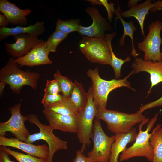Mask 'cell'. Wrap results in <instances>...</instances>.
<instances>
[{"instance_id":"cell-1","label":"cell","mask_w":162,"mask_h":162,"mask_svg":"<svg viewBox=\"0 0 162 162\" xmlns=\"http://www.w3.org/2000/svg\"><path fill=\"white\" fill-rule=\"evenodd\" d=\"M134 74V72L132 70L122 79H114L106 80L100 77L98 68H95L94 70L90 69L88 70L87 74L92 82L91 87L93 101L98 110L102 108H106L108 94L114 89L126 87L136 92L132 87L130 82L128 80Z\"/></svg>"},{"instance_id":"cell-2","label":"cell","mask_w":162,"mask_h":162,"mask_svg":"<svg viewBox=\"0 0 162 162\" xmlns=\"http://www.w3.org/2000/svg\"><path fill=\"white\" fill-rule=\"evenodd\" d=\"M116 33L106 34L101 37L83 36L79 42L80 49L92 63L110 65L112 59V41Z\"/></svg>"},{"instance_id":"cell-3","label":"cell","mask_w":162,"mask_h":162,"mask_svg":"<svg viewBox=\"0 0 162 162\" xmlns=\"http://www.w3.org/2000/svg\"><path fill=\"white\" fill-rule=\"evenodd\" d=\"M95 118L105 122L108 130L115 134L128 133L136 124L149 120L140 110L128 114L105 108L98 110Z\"/></svg>"},{"instance_id":"cell-4","label":"cell","mask_w":162,"mask_h":162,"mask_svg":"<svg viewBox=\"0 0 162 162\" xmlns=\"http://www.w3.org/2000/svg\"><path fill=\"white\" fill-rule=\"evenodd\" d=\"M14 58H10L6 65L0 70V81L9 85L14 93L19 94L22 87L30 86L34 89L38 88L40 74L31 72L29 70L24 71L14 62Z\"/></svg>"},{"instance_id":"cell-5","label":"cell","mask_w":162,"mask_h":162,"mask_svg":"<svg viewBox=\"0 0 162 162\" xmlns=\"http://www.w3.org/2000/svg\"><path fill=\"white\" fill-rule=\"evenodd\" d=\"M158 114L155 115L148 122L145 131L142 130L143 125L147 122L146 120L140 123L139 127V131L134 141L131 146L124 150L120 155L119 160L125 161L135 157H144L150 161L153 160L154 151L150 142V138L152 134L149 132L157 121Z\"/></svg>"},{"instance_id":"cell-6","label":"cell","mask_w":162,"mask_h":162,"mask_svg":"<svg viewBox=\"0 0 162 162\" xmlns=\"http://www.w3.org/2000/svg\"><path fill=\"white\" fill-rule=\"evenodd\" d=\"M87 93L86 105L83 110L78 113L76 117L77 137L82 144L80 150L82 153L91 143L93 134V122L98 111L94 102L91 87L89 88Z\"/></svg>"},{"instance_id":"cell-7","label":"cell","mask_w":162,"mask_h":162,"mask_svg":"<svg viewBox=\"0 0 162 162\" xmlns=\"http://www.w3.org/2000/svg\"><path fill=\"white\" fill-rule=\"evenodd\" d=\"M28 121L35 124L39 129L37 133L30 134L26 142L32 144L39 140H43L48 145L49 149V156L48 162H52L54 154L57 151L61 150L68 149L67 142L56 136L53 134L54 130L50 125L42 124L37 116L32 114L28 115Z\"/></svg>"},{"instance_id":"cell-8","label":"cell","mask_w":162,"mask_h":162,"mask_svg":"<svg viewBox=\"0 0 162 162\" xmlns=\"http://www.w3.org/2000/svg\"><path fill=\"white\" fill-rule=\"evenodd\" d=\"M92 139L93 146L88 156L93 158L95 162H108L111 146L115 141V135L107 136L104 132L100 119L94 120Z\"/></svg>"},{"instance_id":"cell-9","label":"cell","mask_w":162,"mask_h":162,"mask_svg":"<svg viewBox=\"0 0 162 162\" xmlns=\"http://www.w3.org/2000/svg\"><path fill=\"white\" fill-rule=\"evenodd\" d=\"M148 34L142 42L138 44L139 50L144 52V59L146 61H162L160 46L162 43L160 33L162 22L157 20L148 26Z\"/></svg>"},{"instance_id":"cell-10","label":"cell","mask_w":162,"mask_h":162,"mask_svg":"<svg viewBox=\"0 0 162 162\" xmlns=\"http://www.w3.org/2000/svg\"><path fill=\"white\" fill-rule=\"evenodd\" d=\"M21 104L19 103L9 108L11 113L7 121L0 123V136H5L9 132L19 140L26 142L30 134L26 128L25 122L28 121V116H24L21 112Z\"/></svg>"},{"instance_id":"cell-11","label":"cell","mask_w":162,"mask_h":162,"mask_svg":"<svg viewBox=\"0 0 162 162\" xmlns=\"http://www.w3.org/2000/svg\"><path fill=\"white\" fill-rule=\"evenodd\" d=\"M85 11L91 17L93 22L88 27L81 25L77 32L81 35L92 37H101L105 36V32H112V27L100 14L95 7H88Z\"/></svg>"},{"instance_id":"cell-12","label":"cell","mask_w":162,"mask_h":162,"mask_svg":"<svg viewBox=\"0 0 162 162\" xmlns=\"http://www.w3.org/2000/svg\"><path fill=\"white\" fill-rule=\"evenodd\" d=\"M16 41L10 44L5 42V50L13 57L21 58L27 55L42 39L28 34L13 36Z\"/></svg>"},{"instance_id":"cell-13","label":"cell","mask_w":162,"mask_h":162,"mask_svg":"<svg viewBox=\"0 0 162 162\" xmlns=\"http://www.w3.org/2000/svg\"><path fill=\"white\" fill-rule=\"evenodd\" d=\"M0 145L16 148L27 154L48 161L49 149L48 146L45 144L36 145L20 141L16 138H8L0 136Z\"/></svg>"},{"instance_id":"cell-14","label":"cell","mask_w":162,"mask_h":162,"mask_svg":"<svg viewBox=\"0 0 162 162\" xmlns=\"http://www.w3.org/2000/svg\"><path fill=\"white\" fill-rule=\"evenodd\" d=\"M131 67L134 74L143 71L150 74L151 85L147 92V96L153 87L162 82V61H146L142 58L136 57L132 63Z\"/></svg>"},{"instance_id":"cell-15","label":"cell","mask_w":162,"mask_h":162,"mask_svg":"<svg viewBox=\"0 0 162 162\" xmlns=\"http://www.w3.org/2000/svg\"><path fill=\"white\" fill-rule=\"evenodd\" d=\"M45 42L42 40L27 55L14 59V62L19 65L20 67L51 64L52 62L48 57L50 52L45 46Z\"/></svg>"},{"instance_id":"cell-16","label":"cell","mask_w":162,"mask_h":162,"mask_svg":"<svg viewBox=\"0 0 162 162\" xmlns=\"http://www.w3.org/2000/svg\"><path fill=\"white\" fill-rule=\"evenodd\" d=\"M44 115L52 128L64 132L77 133L76 116L60 114L44 109Z\"/></svg>"},{"instance_id":"cell-17","label":"cell","mask_w":162,"mask_h":162,"mask_svg":"<svg viewBox=\"0 0 162 162\" xmlns=\"http://www.w3.org/2000/svg\"><path fill=\"white\" fill-rule=\"evenodd\" d=\"M0 11L7 17L10 25L23 26L28 24L26 16L32 10L29 8L21 9L7 0H0Z\"/></svg>"},{"instance_id":"cell-18","label":"cell","mask_w":162,"mask_h":162,"mask_svg":"<svg viewBox=\"0 0 162 162\" xmlns=\"http://www.w3.org/2000/svg\"><path fill=\"white\" fill-rule=\"evenodd\" d=\"M137 134L136 129L133 128L128 133L115 134V141L111 146L108 162H119L120 154L127 148L128 143L135 141Z\"/></svg>"},{"instance_id":"cell-19","label":"cell","mask_w":162,"mask_h":162,"mask_svg":"<svg viewBox=\"0 0 162 162\" xmlns=\"http://www.w3.org/2000/svg\"><path fill=\"white\" fill-rule=\"evenodd\" d=\"M45 31V23L43 21L38 22L33 25H30L26 27H2L0 28V40L2 41L10 36L24 34H28L38 37L43 34Z\"/></svg>"},{"instance_id":"cell-20","label":"cell","mask_w":162,"mask_h":162,"mask_svg":"<svg viewBox=\"0 0 162 162\" xmlns=\"http://www.w3.org/2000/svg\"><path fill=\"white\" fill-rule=\"evenodd\" d=\"M152 0H146L145 2L136 5L127 10L121 12L123 18L134 17L140 25L141 32L144 38H145L144 32V22L146 16L149 14V11L154 7Z\"/></svg>"},{"instance_id":"cell-21","label":"cell","mask_w":162,"mask_h":162,"mask_svg":"<svg viewBox=\"0 0 162 162\" xmlns=\"http://www.w3.org/2000/svg\"><path fill=\"white\" fill-rule=\"evenodd\" d=\"M118 8L115 9L114 13L116 15L115 22V26H116L117 20L118 19H119L122 22L124 29V33L119 40V45L121 46H124L125 43L126 37L127 36H129L131 38L132 43V50L131 55L133 57L136 58L139 55V53H137L134 47L133 36L134 32L137 30V28L134 26L133 20L129 22H126L124 20L121 16V11L118 3Z\"/></svg>"},{"instance_id":"cell-22","label":"cell","mask_w":162,"mask_h":162,"mask_svg":"<svg viewBox=\"0 0 162 162\" xmlns=\"http://www.w3.org/2000/svg\"><path fill=\"white\" fill-rule=\"evenodd\" d=\"M74 83L73 89L68 98L78 113L85 108L87 102V94L81 83L76 80Z\"/></svg>"},{"instance_id":"cell-23","label":"cell","mask_w":162,"mask_h":162,"mask_svg":"<svg viewBox=\"0 0 162 162\" xmlns=\"http://www.w3.org/2000/svg\"><path fill=\"white\" fill-rule=\"evenodd\" d=\"M150 142L153 149L154 157L151 162H162V127L158 124L153 129Z\"/></svg>"},{"instance_id":"cell-24","label":"cell","mask_w":162,"mask_h":162,"mask_svg":"<svg viewBox=\"0 0 162 162\" xmlns=\"http://www.w3.org/2000/svg\"><path fill=\"white\" fill-rule=\"evenodd\" d=\"M43 106L44 109L60 114L76 116L78 113L68 98L64 97L61 101Z\"/></svg>"},{"instance_id":"cell-25","label":"cell","mask_w":162,"mask_h":162,"mask_svg":"<svg viewBox=\"0 0 162 162\" xmlns=\"http://www.w3.org/2000/svg\"><path fill=\"white\" fill-rule=\"evenodd\" d=\"M68 35L56 29L45 43V46L50 52H56L58 45L67 38Z\"/></svg>"},{"instance_id":"cell-26","label":"cell","mask_w":162,"mask_h":162,"mask_svg":"<svg viewBox=\"0 0 162 162\" xmlns=\"http://www.w3.org/2000/svg\"><path fill=\"white\" fill-rule=\"evenodd\" d=\"M81 25L80 21L78 20H63L58 19L56 21V29L68 34L73 32H77Z\"/></svg>"},{"instance_id":"cell-27","label":"cell","mask_w":162,"mask_h":162,"mask_svg":"<svg viewBox=\"0 0 162 162\" xmlns=\"http://www.w3.org/2000/svg\"><path fill=\"white\" fill-rule=\"evenodd\" d=\"M0 148L4 150L9 154L14 157L18 162H48L47 160L45 159L28 154H24L12 150L9 147L1 146Z\"/></svg>"},{"instance_id":"cell-28","label":"cell","mask_w":162,"mask_h":162,"mask_svg":"<svg viewBox=\"0 0 162 162\" xmlns=\"http://www.w3.org/2000/svg\"><path fill=\"white\" fill-rule=\"evenodd\" d=\"M53 77L59 82L62 90V95L64 98L69 96L74 86V83L67 77L62 75L60 72L57 70Z\"/></svg>"},{"instance_id":"cell-29","label":"cell","mask_w":162,"mask_h":162,"mask_svg":"<svg viewBox=\"0 0 162 162\" xmlns=\"http://www.w3.org/2000/svg\"><path fill=\"white\" fill-rule=\"evenodd\" d=\"M112 59L110 65L113 68L116 79L119 78L121 76V69L123 65L125 62L131 61V58L128 56L124 60L119 58L116 57L114 53L112 47L111 48Z\"/></svg>"},{"instance_id":"cell-30","label":"cell","mask_w":162,"mask_h":162,"mask_svg":"<svg viewBox=\"0 0 162 162\" xmlns=\"http://www.w3.org/2000/svg\"><path fill=\"white\" fill-rule=\"evenodd\" d=\"M86 1L90 2L93 6L95 5H103L107 11V19L110 22H112L113 14L115 10L114 3L112 2L108 3V1L107 0H87Z\"/></svg>"},{"instance_id":"cell-31","label":"cell","mask_w":162,"mask_h":162,"mask_svg":"<svg viewBox=\"0 0 162 162\" xmlns=\"http://www.w3.org/2000/svg\"><path fill=\"white\" fill-rule=\"evenodd\" d=\"M44 92L45 93L56 94L62 92V90L59 82L54 79L52 80H46Z\"/></svg>"},{"instance_id":"cell-32","label":"cell","mask_w":162,"mask_h":162,"mask_svg":"<svg viewBox=\"0 0 162 162\" xmlns=\"http://www.w3.org/2000/svg\"><path fill=\"white\" fill-rule=\"evenodd\" d=\"M64 98L60 94H52L45 93L41 103L43 105L52 104L62 100Z\"/></svg>"},{"instance_id":"cell-33","label":"cell","mask_w":162,"mask_h":162,"mask_svg":"<svg viewBox=\"0 0 162 162\" xmlns=\"http://www.w3.org/2000/svg\"><path fill=\"white\" fill-rule=\"evenodd\" d=\"M73 162H95L94 160L92 157L86 156L80 150L76 151V157Z\"/></svg>"},{"instance_id":"cell-34","label":"cell","mask_w":162,"mask_h":162,"mask_svg":"<svg viewBox=\"0 0 162 162\" xmlns=\"http://www.w3.org/2000/svg\"><path fill=\"white\" fill-rule=\"evenodd\" d=\"M162 105V96L158 99L152 102L148 103L142 106L140 110L143 112L148 109L152 108L155 107L159 106Z\"/></svg>"},{"instance_id":"cell-35","label":"cell","mask_w":162,"mask_h":162,"mask_svg":"<svg viewBox=\"0 0 162 162\" xmlns=\"http://www.w3.org/2000/svg\"><path fill=\"white\" fill-rule=\"evenodd\" d=\"M9 155L4 150L0 148V162H15L10 160Z\"/></svg>"},{"instance_id":"cell-36","label":"cell","mask_w":162,"mask_h":162,"mask_svg":"<svg viewBox=\"0 0 162 162\" xmlns=\"http://www.w3.org/2000/svg\"><path fill=\"white\" fill-rule=\"evenodd\" d=\"M154 7L151 9L150 11L152 12H156L162 9V1L158 0L155 1L153 3Z\"/></svg>"},{"instance_id":"cell-37","label":"cell","mask_w":162,"mask_h":162,"mask_svg":"<svg viewBox=\"0 0 162 162\" xmlns=\"http://www.w3.org/2000/svg\"><path fill=\"white\" fill-rule=\"evenodd\" d=\"M9 23L7 17L4 15L0 14V26L6 27Z\"/></svg>"},{"instance_id":"cell-38","label":"cell","mask_w":162,"mask_h":162,"mask_svg":"<svg viewBox=\"0 0 162 162\" xmlns=\"http://www.w3.org/2000/svg\"><path fill=\"white\" fill-rule=\"evenodd\" d=\"M140 0H129L128 3V7L130 8L133 6L136 5L139 2H141Z\"/></svg>"},{"instance_id":"cell-39","label":"cell","mask_w":162,"mask_h":162,"mask_svg":"<svg viewBox=\"0 0 162 162\" xmlns=\"http://www.w3.org/2000/svg\"><path fill=\"white\" fill-rule=\"evenodd\" d=\"M7 84L5 82L0 81V97L2 95L5 86Z\"/></svg>"},{"instance_id":"cell-40","label":"cell","mask_w":162,"mask_h":162,"mask_svg":"<svg viewBox=\"0 0 162 162\" xmlns=\"http://www.w3.org/2000/svg\"><path fill=\"white\" fill-rule=\"evenodd\" d=\"M161 56H162V52H161Z\"/></svg>"},{"instance_id":"cell-41","label":"cell","mask_w":162,"mask_h":162,"mask_svg":"<svg viewBox=\"0 0 162 162\" xmlns=\"http://www.w3.org/2000/svg\"><path fill=\"white\" fill-rule=\"evenodd\" d=\"M64 162V161H62V162Z\"/></svg>"}]
</instances>
